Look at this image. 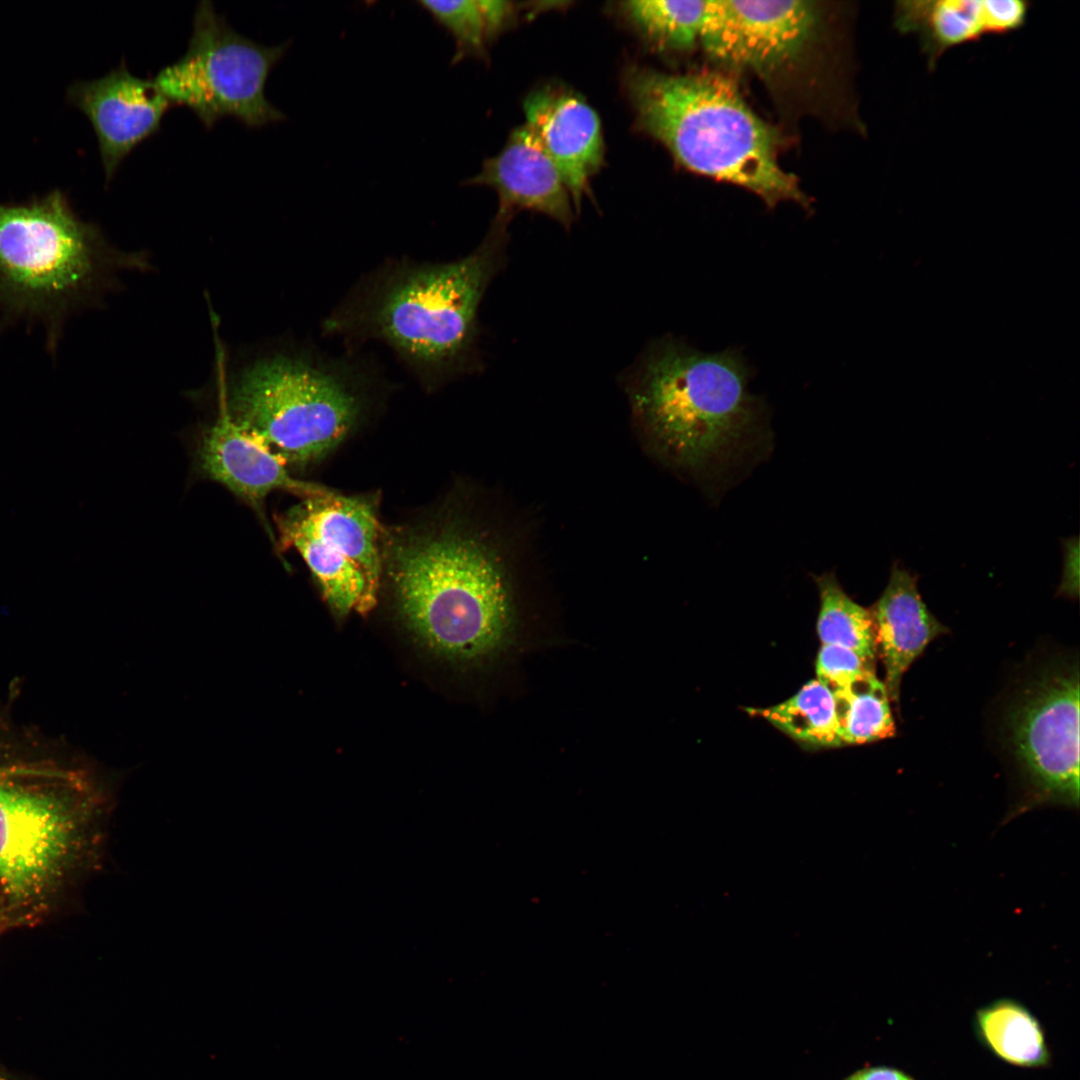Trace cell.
Here are the masks:
<instances>
[{
  "instance_id": "1",
  "label": "cell",
  "mask_w": 1080,
  "mask_h": 1080,
  "mask_svg": "<svg viewBox=\"0 0 1080 1080\" xmlns=\"http://www.w3.org/2000/svg\"><path fill=\"white\" fill-rule=\"evenodd\" d=\"M121 779L0 718V905L8 929L48 917L98 872Z\"/></svg>"
},
{
  "instance_id": "2",
  "label": "cell",
  "mask_w": 1080,
  "mask_h": 1080,
  "mask_svg": "<svg viewBox=\"0 0 1080 1080\" xmlns=\"http://www.w3.org/2000/svg\"><path fill=\"white\" fill-rule=\"evenodd\" d=\"M507 228L492 222L481 244L452 262L383 267L326 328L383 341L428 386L473 371L479 367L478 310L505 265Z\"/></svg>"
},
{
  "instance_id": "3",
  "label": "cell",
  "mask_w": 1080,
  "mask_h": 1080,
  "mask_svg": "<svg viewBox=\"0 0 1080 1080\" xmlns=\"http://www.w3.org/2000/svg\"><path fill=\"white\" fill-rule=\"evenodd\" d=\"M382 575L393 588L408 628L448 658L486 657L508 641L512 601L497 554L456 515L387 531Z\"/></svg>"
},
{
  "instance_id": "4",
  "label": "cell",
  "mask_w": 1080,
  "mask_h": 1080,
  "mask_svg": "<svg viewBox=\"0 0 1080 1080\" xmlns=\"http://www.w3.org/2000/svg\"><path fill=\"white\" fill-rule=\"evenodd\" d=\"M625 87L636 120L688 170L745 188L767 206L809 198L778 161L779 135L715 72L668 74L631 67Z\"/></svg>"
},
{
  "instance_id": "5",
  "label": "cell",
  "mask_w": 1080,
  "mask_h": 1080,
  "mask_svg": "<svg viewBox=\"0 0 1080 1080\" xmlns=\"http://www.w3.org/2000/svg\"><path fill=\"white\" fill-rule=\"evenodd\" d=\"M636 417L670 460L703 469L752 432L760 401L735 351L704 353L671 336L650 343L622 375Z\"/></svg>"
},
{
  "instance_id": "6",
  "label": "cell",
  "mask_w": 1080,
  "mask_h": 1080,
  "mask_svg": "<svg viewBox=\"0 0 1080 1080\" xmlns=\"http://www.w3.org/2000/svg\"><path fill=\"white\" fill-rule=\"evenodd\" d=\"M109 261L98 227L54 188L23 202H0L1 328L41 325L55 354L67 320L100 290Z\"/></svg>"
},
{
  "instance_id": "7",
  "label": "cell",
  "mask_w": 1080,
  "mask_h": 1080,
  "mask_svg": "<svg viewBox=\"0 0 1080 1080\" xmlns=\"http://www.w3.org/2000/svg\"><path fill=\"white\" fill-rule=\"evenodd\" d=\"M345 367L277 355L249 366L225 399L232 418L286 464L305 466L338 447L366 411L361 384Z\"/></svg>"
},
{
  "instance_id": "8",
  "label": "cell",
  "mask_w": 1080,
  "mask_h": 1080,
  "mask_svg": "<svg viewBox=\"0 0 1080 1080\" xmlns=\"http://www.w3.org/2000/svg\"><path fill=\"white\" fill-rule=\"evenodd\" d=\"M289 45L267 46L243 36L212 2L202 0L186 52L153 80L172 105L190 109L207 129L224 117L259 128L286 118L266 98L265 85Z\"/></svg>"
},
{
  "instance_id": "9",
  "label": "cell",
  "mask_w": 1080,
  "mask_h": 1080,
  "mask_svg": "<svg viewBox=\"0 0 1080 1080\" xmlns=\"http://www.w3.org/2000/svg\"><path fill=\"white\" fill-rule=\"evenodd\" d=\"M276 523L281 547L301 555L336 615L373 608L382 579L383 532L375 497L330 490L304 498Z\"/></svg>"
},
{
  "instance_id": "10",
  "label": "cell",
  "mask_w": 1080,
  "mask_h": 1080,
  "mask_svg": "<svg viewBox=\"0 0 1080 1080\" xmlns=\"http://www.w3.org/2000/svg\"><path fill=\"white\" fill-rule=\"evenodd\" d=\"M1010 742L1026 788L1021 810L1079 806V672L1047 668L1022 692L1009 717Z\"/></svg>"
},
{
  "instance_id": "11",
  "label": "cell",
  "mask_w": 1080,
  "mask_h": 1080,
  "mask_svg": "<svg viewBox=\"0 0 1080 1080\" xmlns=\"http://www.w3.org/2000/svg\"><path fill=\"white\" fill-rule=\"evenodd\" d=\"M820 16L812 1L713 0L700 43L719 61L772 71L804 51Z\"/></svg>"
},
{
  "instance_id": "12",
  "label": "cell",
  "mask_w": 1080,
  "mask_h": 1080,
  "mask_svg": "<svg viewBox=\"0 0 1080 1080\" xmlns=\"http://www.w3.org/2000/svg\"><path fill=\"white\" fill-rule=\"evenodd\" d=\"M66 99L92 125L106 183L133 149L160 131L173 106L153 79L132 74L124 59L100 78L72 82Z\"/></svg>"
},
{
  "instance_id": "13",
  "label": "cell",
  "mask_w": 1080,
  "mask_h": 1080,
  "mask_svg": "<svg viewBox=\"0 0 1080 1080\" xmlns=\"http://www.w3.org/2000/svg\"><path fill=\"white\" fill-rule=\"evenodd\" d=\"M219 414L204 434L199 447L201 470L235 496L263 514L264 499L275 490L304 498L330 489L298 480L285 461L260 438L242 428L231 416L222 385Z\"/></svg>"
},
{
  "instance_id": "14",
  "label": "cell",
  "mask_w": 1080,
  "mask_h": 1080,
  "mask_svg": "<svg viewBox=\"0 0 1080 1080\" xmlns=\"http://www.w3.org/2000/svg\"><path fill=\"white\" fill-rule=\"evenodd\" d=\"M525 126L559 171L580 210L589 179L603 161L601 124L596 112L569 92L546 88L524 102Z\"/></svg>"
},
{
  "instance_id": "15",
  "label": "cell",
  "mask_w": 1080,
  "mask_h": 1080,
  "mask_svg": "<svg viewBox=\"0 0 1080 1080\" xmlns=\"http://www.w3.org/2000/svg\"><path fill=\"white\" fill-rule=\"evenodd\" d=\"M465 185L489 186L499 197L494 218L509 224L517 211L532 210L569 229L574 220L569 192L556 166L524 125L505 147L484 161L481 171Z\"/></svg>"
},
{
  "instance_id": "16",
  "label": "cell",
  "mask_w": 1080,
  "mask_h": 1080,
  "mask_svg": "<svg viewBox=\"0 0 1080 1080\" xmlns=\"http://www.w3.org/2000/svg\"><path fill=\"white\" fill-rule=\"evenodd\" d=\"M871 616L885 667V687L889 698L898 702L904 673L946 628L927 609L916 577L897 563Z\"/></svg>"
},
{
  "instance_id": "17",
  "label": "cell",
  "mask_w": 1080,
  "mask_h": 1080,
  "mask_svg": "<svg viewBox=\"0 0 1080 1080\" xmlns=\"http://www.w3.org/2000/svg\"><path fill=\"white\" fill-rule=\"evenodd\" d=\"M893 25L917 38L930 72L949 50L990 36L985 0L896 1Z\"/></svg>"
},
{
  "instance_id": "18",
  "label": "cell",
  "mask_w": 1080,
  "mask_h": 1080,
  "mask_svg": "<svg viewBox=\"0 0 1080 1080\" xmlns=\"http://www.w3.org/2000/svg\"><path fill=\"white\" fill-rule=\"evenodd\" d=\"M978 1031L985 1044L1004 1061L1024 1067L1041 1066L1049 1054L1035 1017L1012 1000H998L977 1012Z\"/></svg>"
},
{
  "instance_id": "19",
  "label": "cell",
  "mask_w": 1080,
  "mask_h": 1080,
  "mask_svg": "<svg viewBox=\"0 0 1080 1080\" xmlns=\"http://www.w3.org/2000/svg\"><path fill=\"white\" fill-rule=\"evenodd\" d=\"M747 711L767 719L801 744L812 747L842 745L833 694L817 679L808 682L783 703Z\"/></svg>"
},
{
  "instance_id": "20",
  "label": "cell",
  "mask_w": 1080,
  "mask_h": 1080,
  "mask_svg": "<svg viewBox=\"0 0 1080 1080\" xmlns=\"http://www.w3.org/2000/svg\"><path fill=\"white\" fill-rule=\"evenodd\" d=\"M833 697L842 745L864 744L894 735L890 698L874 672L856 678Z\"/></svg>"
},
{
  "instance_id": "21",
  "label": "cell",
  "mask_w": 1080,
  "mask_h": 1080,
  "mask_svg": "<svg viewBox=\"0 0 1080 1080\" xmlns=\"http://www.w3.org/2000/svg\"><path fill=\"white\" fill-rule=\"evenodd\" d=\"M713 0H637L623 3L631 21L653 43L687 50L701 42Z\"/></svg>"
},
{
  "instance_id": "22",
  "label": "cell",
  "mask_w": 1080,
  "mask_h": 1080,
  "mask_svg": "<svg viewBox=\"0 0 1080 1080\" xmlns=\"http://www.w3.org/2000/svg\"><path fill=\"white\" fill-rule=\"evenodd\" d=\"M455 41L453 63L467 56H482L485 45L507 23L512 3L493 0L418 2Z\"/></svg>"
},
{
  "instance_id": "23",
  "label": "cell",
  "mask_w": 1080,
  "mask_h": 1080,
  "mask_svg": "<svg viewBox=\"0 0 1080 1080\" xmlns=\"http://www.w3.org/2000/svg\"><path fill=\"white\" fill-rule=\"evenodd\" d=\"M815 581L820 595L817 631L822 644L842 646L874 661L877 644L871 613L844 592L834 574L824 573Z\"/></svg>"
},
{
  "instance_id": "24",
  "label": "cell",
  "mask_w": 1080,
  "mask_h": 1080,
  "mask_svg": "<svg viewBox=\"0 0 1080 1080\" xmlns=\"http://www.w3.org/2000/svg\"><path fill=\"white\" fill-rule=\"evenodd\" d=\"M874 661L837 645H822L816 662L817 680L832 694L846 688L856 678L874 672Z\"/></svg>"
},
{
  "instance_id": "25",
  "label": "cell",
  "mask_w": 1080,
  "mask_h": 1080,
  "mask_svg": "<svg viewBox=\"0 0 1080 1080\" xmlns=\"http://www.w3.org/2000/svg\"><path fill=\"white\" fill-rule=\"evenodd\" d=\"M990 36H1004L1022 29L1029 18L1031 2L1026 0H985Z\"/></svg>"
},
{
  "instance_id": "26",
  "label": "cell",
  "mask_w": 1080,
  "mask_h": 1080,
  "mask_svg": "<svg viewBox=\"0 0 1080 1080\" xmlns=\"http://www.w3.org/2000/svg\"><path fill=\"white\" fill-rule=\"evenodd\" d=\"M848 1080H912L900 1071L887 1067H873L856 1072Z\"/></svg>"
},
{
  "instance_id": "27",
  "label": "cell",
  "mask_w": 1080,
  "mask_h": 1080,
  "mask_svg": "<svg viewBox=\"0 0 1080 1080\" xmlns=\"http://www.w3.org/2000/svg\"><path fill=\"white\" fill-rule=\"evenodd\" d=\"M7 929H8L7 923H6V920H5L1 905H0V933H2L4 930H7Z\"/></svg>"
},
{
  "instance_id": "28",
  "label": "cell",
  "mask_w": 1080,
  "mask_h": 1080,
  "mask_svg": "<svg viewBox=\"0 0 1080 1080\" xmlns=\"http://www.w3.org/2000/svg\"><path fill=\"white\" fill-rule=\"evenodd\" d=\"M0 1080H9L1 1070H0Z\"/></svg>"
}]
</instances>
